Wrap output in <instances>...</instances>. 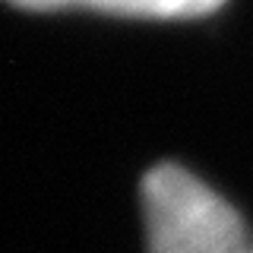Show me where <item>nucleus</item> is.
Instances as JSON below:
<instances>
[{
	"label": "nucleus",
	"instance_id": "1",
	"mask_svg": "<svg viewBox=\"0 0 253 253\" xmlns=\"http://www.w3.org/2000/svg\"><path fill=\"white\" fill-rule=\"evenodd\" d=\"M142 215L149 253H253L237 212L180 165L142 177Z\"/></svg>",
	"mask_w": 253,
	"mask_h": 253
},
{
	"label": "nucleus",
	"instance_id": "2",
	"mask_svg": "<svg viewBox=\"0 0 253 253\" xmlns=\"http://www.w3.org/2000/svg\"><path fill=\"white\" fill-rule=\"evenodd\" d=\"M19 10H95L114 16H142V19H196L215 13L225 0H6Z\"/></svg>",
	"mask_w": 253,
	"mask_h": 253
}]
</instances>
